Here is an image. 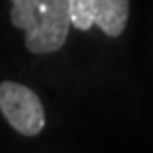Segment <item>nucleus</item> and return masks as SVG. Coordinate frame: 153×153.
Instances as JSON below:
<instances>
[{"mask_svg":"<svg viewBox=\"0 0 153 153\" xmlns=\"http://www.w3.org/2000/svg\"><path fill=\"white\" fill-rule=\"evenodd\" d=\"M9 19L24 33L26 50L35 56L61 50L68 39V0H11Z\"/></svg>","mask_w":153,"mask_h":153,"instance_id":"obj_1","label":"nucleus"},{"mask_svg":"<svg viewBox=\"0 0 153 153\" xmlns=\"http://www.w3.org/2000/svg\"><path fill=\"white\" fill-rule=\"evenodd\" d=\"M0 113L22 137H37L46 124L41 98L30 87L17 81L0 83Z\"/></svg>","mask_w":153,"mask_h":153,"instance_id":"obj_2","label":"nucleus"},{"mask_svg":"<svg viewBox=\"0 0 153 153\" xmlns=\"http://www.w3.org/2000/svg\"><path fill=\"white\" fill-rule=\"evenodd\" d=\"M68 15L79 31L98 26L107 37H118L129 20V0H68Z\"/></svg>","mask_w":153,"mask_h":153,"instance_id":"obj_3","label":"nucleus"}]
</instances>
